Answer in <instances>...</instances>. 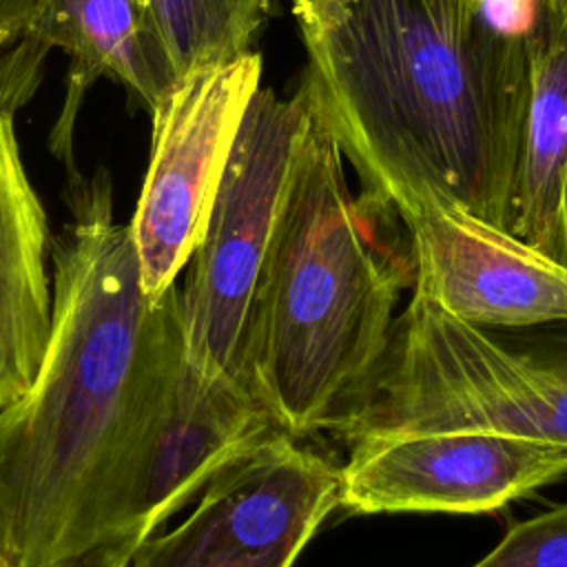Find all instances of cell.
<instances>
[{
	"mask_svg": "<svg viewBox=\"0 0 567 567\" xmlns=\"http://www.w3.org/2000/svg\"><path fill=\"white\" fill-rule=\"evenodd\" d=\"M394 213L410 239L416 295L485 328L567 319V268L434 195L403 197Z\"/></svg>",
	"mask_w": 567,
	"mask_h": 567,
	"instance_id": "obj_9",
	"label": "cell"
},
{
	"mask_svg": "<svg viewBox=\"0 0 567 567\" xmlns=\"http://www.w3.org/2000/svg\"><path fill=\"white\" fill-rule=\"evenodd\" d=\"M177 75L250 51L270 0H151Z\"/></svg>",
	"mask_w": 567,
	"mask_h": 567,
	"instance_id": "obj_14",
	"label": "cell"
},
{
	"mask_svg": "<svg viewBox=\"0 0 567 567\" xmlns=\"http://www.w3.org/2000/svg\"><path fill=\"white\" fill-rule=\"evenodd\" d=\"M51 241L22 164L13 111L0 102V408L29 390L49 343Z\"/></svg>",
	"mask_w": 567,
	"mask_h": 567,
	"instance_id": "obj_12",
	"label": "cell"
},
{
	"mask_svg": "<svg viewBox=\"0 0 567 567\" xmlns=\"http://www.w3.org/2000/svg\"><path fill=\"white\" fill-rule=\"evenodd\" d=\"M326 430L346 443L485 430L567 445V319L485 328L412 292L372 372Z\"/></svg>",
	"mask_w": 567,
	"mask_h": 567,
	"instance_id": "obj_4",
	"label": "cell"
},
{
	"mask_svg": "<svg viewBox=\"0 0 567 567\" xmlns=\"http://www.w3.org/2000/svg\"><path fill=\"white\" fill-rule=\"evenodd\" d=\"M142 543V538L137 536H126L122 540L102 545L97 549H91L60 567H126L131 554L135 551V547Z\"/></svg>",
	"mask_w": 567,
	"mask_h": 567,
	"instance_id": "obj_18",
	"label": "cell"
},
{
	"mask_svg": "<svg viewBox=\"0 0 567 567\" xmlns=\"http://www.w3.org/2000/svg\"><path fill=\"white\" fill-rule=\"evenodd\" d=\"M529 95L507 233L567 268V18L527 44Z\"/></svg>",
	"mask_w": 567,
	"mask_h": 567,
	"instance_id": "obj_13",
	"label": "cell"
},
{
	"mask_svg": "<svg viewBox=\"0 0 567 567\" xmlns=\"http://www.w3.org/2000/svg\"><path fill=\"white\" fill-rule=\"evenodd\" d=\"M275 430L270 412L244 381L206 379L184 352L144 485L142 538L195 503L224 467Z\"/></svg>",
	"mask_w": 567,
	"mask_h": 567,
	"instance_id": "obj_11",
	"label": "cell"
},
{
	"mask_svg": "<svg viewBox=\"0 0 567 567\" xmlns=\"http://www.w3.org/2000/svg\"><path fill=\"white\" fill-rule=\"evenodd\" d=\"M259 80L261 55L248 51L179 75L151 111V162L128 224L142 286L151 297L177 281L199 241Z\"/></svg>",
	"mask_w": 567,
	"mask_h": 567,
	"instance_id": "obj_7",
	"label": "cell"
},
{
	"mask_svg": "<svg viewBox=\"0 0 567 567\" xmlns=\"http://www.w3.org/2000/svg\"><path fill=\"white\" fill-rule=\"evenodd\" d=\"M337 494L339 465L275 430L224 467L182 523L144 538L126 567H295Z\"/></svg>",
	"mask_w": 567,
	"mask_h": 567,
	"instance_id": "obj_6",
	"label": "cell"
},
{
	"mask_svg": "<svg viewBox=\"0 0 567 567\" xmlns=\"http://www.w3.org/2000/svg\"><path fill=\"white\" fill-rule=\"evenodd\" d=\"M51 241L49 343L29 390L0 408V556L60 567L142 538L144 485L184 361L179 284L151 297L111 177H75ZM144 540V538H142Z\"/></svg>",
	"mask_w": 567,
	"mask_h": 567,
	"instance_id": "obj_1",
	"label": "cell"
},
{
	"mask_svg": "<svg viewBox=\"0 0 567 567\" xmlns=\"http://www.w3.org/2000/svg\"><path fill=\"white\" fill-rule=\"evenodd\" d=\"M306 120L303 82L290 97L259 86L226 155L204 233L179 284L186 361L206 379L244 381L252 299Z\"/></svg>",
	"mask_w": 567,
	"mask_h": 567,
	"instance_id": "obj_5",
	"label": "cell"
},
{
	"mask_svg": "<svg viewBox=\"0 0 567 567\" xmlns=\"http://www.w3.org/2000/svg\"><path fill=\"white\" fill-rule=\"evenodd\" d=\"M363 213L346 182L337 137L308 89V120L244 346L246 385L275 425L297 439L326 430L363 385L394 321L405 277L377 246Z\"/></svg>",
	"mask_w": 567,
	"mask_h": 567,
	"instance_id": "obj_3",
	"label": "cell"
},
{
	"mask_svg": "<svg viewBox=\"0 0 567 567\" xmlns=\"http://www.w3.org/2000/svg\"><path fill=\"white\" fill-rule=\"evenodd\" d=\"M494 29L527 44L540 40L567 18V0H461Z\"/></svg>",
	"mask_w": 567,
	"mask_h": 567,
	"instance_id": "obj_16",
	"label": "cell"
},
{
	"mask_svg": "<svg viewBox=\"0 0 567 567\" xmlns=\"http://www.w3.org/2000/svg\"><path fill=\"white\" fill-rule=\"evenodd\" d=\"M51 47L69 58L66 95L51 135L53 153L66 164L78 111L97 78L122 82L148 113L179 78L151 0H35L20 49L33 75Z\"/></svg>",
	"mask_w": 567,
	"mask_h": 567,
	"instance_id": "obj_10",
	"label": "cell"
},
{
	"mask_svg": "<svg viewBox=\"0 0 567 567\" xmlns=\"http://www.w3.org/2000/svg\"><path fill=\"white\" fill-rule=\"evenodd\" d=\"M33 9L35 0H0V102L11 111L35 86L20 53Z\"/></svg>",
	"mask_w": 567,
	"mask_h": 567,
	"instance_id": "obj_17",
	"label": "cell"
},
{
	"mask_svg": "<svg viewBox=\"0 0 567 567\" xmlns=\"http://www.w3.org/2000/svg\"><path fill=\"white\" fill-rule=\"evenodd\" d=\"M472 567H567V505L516 523Z\"/></svg>",
	"mask_w": 567,
	"mask_h": 567,
	"instance_id": "obj_15",
	"label": "cell"
},
{
	"mask_svg": "<svg viewBox=\"0 0 567 567\" xmlns=\"http://www.w3.org/2000/svg\"><path fill=\"white\" fill-rule=\"evenodd\" d=\"M0 567H9V563H7L2 556H0Z\"/></svg>",
	"mask_w": 567,
	"mask_h": 567,
	"instance_id": "obj_19",
	"label": "cell"
},
{
	"mask_svg": "<svg viewBox=\"0 0 567 567\" xmlns=\"http://www.w3.org/2000/svg\"><path fill=\"white\" fill-rule=\"evenodd\" d=\"M303 75L363 202L434 195L507 230L529 58L461 0H292Z\"/></svg>",
	"mask_w": 567,
	"mask_h": 567,
	"instance_id": "obj_2",
	"label": "cell"
},
{
	"mask_svg": "<svg viewBox=\"0 0 567 567\" xmlns=\"http://www.w3.org/2000/svg\"><path fill=\"white\" fill-rule=\"evenodd\" d=\"M348 447L337 494L348 514L496 512L567 476V445L505 432H388Z\"/></svg>",
	"mask_w": 567,
	"mask_h": 567,
	"instance_id": "obj_8",
	"label": "cell"
}]
</instances>
